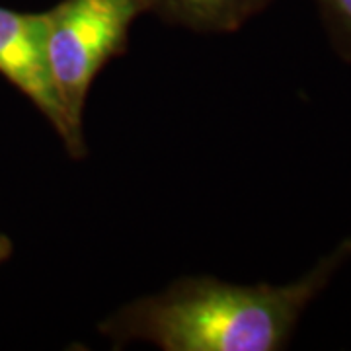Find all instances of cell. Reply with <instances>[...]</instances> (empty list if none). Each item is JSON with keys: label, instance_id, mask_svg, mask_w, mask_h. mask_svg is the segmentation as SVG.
<instances>
[{"label": "cell", "instance_id": "1", "mask_svg": "<svg viewBox=\"0 0 351 351\" xmlns=\"http://www.w3.org/2000/svg\"><path fill=\"white\" fill-rule=\"evenodd\" d=\"M350 256L351 240H346L287 285L180 277L156 295L127 302L101 320L98 332L113 348L145 341L162 351L281 350L308 302Z\"/></svg>", "mask_w": 351, "mask_h": 351}, {"label": "cell", "instance_id": "2", "mask_svg": "<svg viewBox=\"0 0 351 351\" xmlns=\"http://www.w3.org/2000/svg\"><path fill=\"white\" fill-rule=\"evenodd\" d=\"M143 14H149L145 0H59L41 12L51 82L82 145L90 90L108 64L127 55L131 27Z\"/></svg>", "mask_w": 351, "mask_h": 351}, {"label": "cell", "instance_id": "3", "mask_svg": "<svg viewBox=\"0 0 351 351\" xmlns=\"http://www.w3.org/2000/svg\"><path fill=\"white\" fill-rule=\"evenodd\" d=\"M0 76L49 121L71 158H86V145L73 135L51 82L43 49L41 12H20L0 6Z\"/></svg>", "mask_w": 351, "mask_h": 351}, {"label": "cell", "instance_id": "4", "mask_svg": "<svg viewBox=\"0 0 351 351\" xmlns=\"http://www.w3.org/2000/svg\"><path fill=\"white\" fill-rule=\"evenodd\" d=\"M149 14L195 34H234L274 0H145Z\"/></svg>", "mask_w": 351, "mask_h": 351}, {"label": "cell", "instance_id": "5", "mask_svg": "<svg viewBox=\"0 0 351 351\" xmlns=\"http://www.w3.org/2000/svg\"><path fill=\"white\" fill-rule=\"evenodd\" d=\"M334 47L351 61V0H316Z\"/></svg>", "mask_w": 351, "mask_h": 351}, {"label": "cell", "instance_id": "6", "mask_svg": "<svg viewBox=\"0 0 351 351\" xmlns=\"http://www.w3.org/2000/svg\"><path fill=\"white\" fill-rule=\"evenodd\" d=\"M12 254H14V242L10 240V237H6V234H2V232H0V265L8 262V260L12 258Z\"/></svg>", "mask_w": 351, "mask_h": 351}]
</instances>
